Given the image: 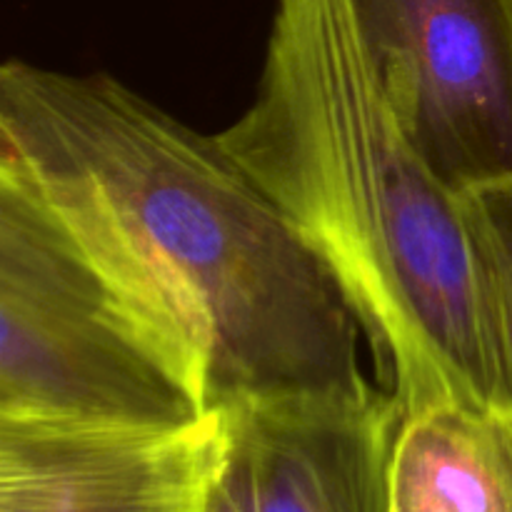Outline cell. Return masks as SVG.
I'll use <instances>...</instances> for the list:
<instances>
[{
    "label": "cell",
    "instance_id": "cell-1",
    "mask_svg": "<svg viewBox=\"0 0 512 512\" xmlns=\"http://www.w3.org/2000/svg\"><path fill=\"white\" fill-rule=\"evenodd\" d=\"M0 178L183 355L210 410L385 390L340 285L218 135L113 75L8 60Z\"/></svg>",
    "mask_w": 512,
    "mask_h": 512
},
{
    "label": "cell",
    "instance_id": "cell-2",
    "mask_svg": "<svg viewBox=\"0 0 512 512\" xmlns=\"http://www.w3.org/2000/svg\"><path fill=\"white\" fill-rule=\"evenodd\" d=\"M218 140L340 285L400 418L443 403L512 413L465 198L405 130L355 0H275L253 103Z\"/></svg>",
    "mask_w": 512,
    "mask_h": 512
},
{
    "label": "cell",
    "instance_id": "cell-3",
    "mask_svg": "<svg viewBox=\"0 0 512 512\" xmlns=\"http://www.w3.org/2000/svg\"><path fill=\"white\" fill-rule=\"evenodd\" d=\"M208 413L183 355L28 190L0 178V418L173 428Z\"/></svg>",
    "mask_w": 512,
    "mask_h": 512
},
{
    "label": "cell",
    "instance_id": "cell-4",
    "mask_svg": "<svg viewBox=\"0 0 512 512\" xmlns=\"http://www.w3.org/2000/svg\"><path fill=\"white\" fill-rule=\"evenodd\" d=\"M413 143L460 198L512 183V0H355Z\"/></svg>",
    "mask_w": 512,
    "mask_h": 512
},
{
    "label": "cell",
    "instance_id": "cell-5",
    "mask_svg": "<svg viewBox=\"0 0 512 512\" xmlns=\"http://www.w3.org/2000/svg\"><path fill=\"white\" fill-rule=\"evenodd\" d=\"M228 410L190 425L0 418V512H205Z\"/></svg>",
    "mask_w": 512,
    "mask_h": 512
},
{
    "label": "cell",
    "instance_id": "cell-6",
    "mask_svg": "<svg viewBox=\"0 0 512 512\" xmlns=\"http://www.w3.org/2000/svg\"><path fill=\"white\" fill-rule=\"evenodd\" d=\"M253 512H388L400 408L368 398H305L228 410Z\"/></svg>",
    "mask_w": 512,
    "mask_h": 512
},
{
    "label": "cell",
    "instance_id": "cell-7",
    "mask_svg": "<svg viewBox=\"0 0 512 512\" xmlns=\"http://www.w3.org/2000/svg\"><path fill=\"white\" fill-rule=\"evenodd\" d=\"M388 512H512V413L443 403L403 415Z\"/></svg>",
    "mask_w": 512,
    "mask_h": 512
},
{
    "label": "cell",
    "instance_id": "cell-8",
    "mask_svg": "<svg viewBox=\"0 0 512 512\" xmlns=\"http://www.w3.org/2000/svg\"><path fill=\"white\" fill-rule=\"evenodd\" d=\"M465 210L493 288L512 378V183L465 195Z\"/></svg>",
    "mask_w": 512,
    "mask_h": 512
},
{
    "label": "cell",
    "instance_id": "cell-9",
    "mask_svg": "<svg viewBox=\"0 0 512 512\" xmlns=\"http://www.w3.org/2000/svg\"><path fill=\"white\" fill-rule=\"evenodd\" d=\"M230 428H233V425H230ZM205 512H253L250 510L248 478H245V468L243 463H240L233 445H230L228 463H225L218 483L213 485V493H210Z\"/></svg>",
    "mask_w": 512,
    "mask_h": 512
}]
</instances>
